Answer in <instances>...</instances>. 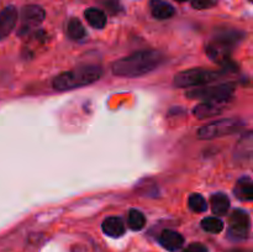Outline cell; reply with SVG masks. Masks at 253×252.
I'll list each match as a JSON object with an SVG mask.
<instances>
[{
    "instance_id": "obj_17",
    "label": "cell",
    "mask_w": 253,
    "mask_h": 252,
    "mask_svg": "<svg viewBox=\"0 0 253 252\" xmlns=\"http://www.w3.org/2000/svg\"><path fill=\"white\" fill-rule=\"evenodd\" d=\"M67 34L72 40L78 41V40L83 39L85 36V29H84L81 20L77 19V17H72L67 24Z\"/></svg>"
},
{
    "instance_id": "obj_19",
    "label": "cell",
    "mask_w": 253,
    "mask_h": 252,
    "mask_svg": "<svg viewBox=\"0 0 253 252\" xmlns=\"http://www.w3.org/2000/svg\"><path fill=\"white\" fill-rule=\"evenodd\" d=\"M202 227L205 231L211 232V234H219L224 230V222L214 216L205 217L202 220Z\"/></svg>"
},
{
    "instance_id": "obj_22",
    "label": "cell",
    "mask_w": 253,
    "mask_h": 252,
    "mask_svg": "<svg viewBox=\"0 0 253 252\" xmlns=\"http://www.w3.org/2000/svg\"><path fill=\"white\" fill-rule=\"evenodd\" d=\"M183 252H209L208 251V247L205 245L200 244V242H194V244H190L187 249H184Z\"/></svg>"
},
{
    "instance_id": "obj_24",
    "label": "cell",
    "mask_w": 253,
    "mask_h": 252,
    "mask_svg": "<svg viewBox=\"0 0 253 252\" xmlns=\"http://www.w3.org/2000/svg\"><path fill=\"white\" fill-rule=\"evenodd\" d=\"M175 1H178V2H184V1H187V0H175Z\"/></svg>"
},
{
    "instance_id": "obj_13",
    "label": "cell",
    "mask_w": 253,
    "mask_h": 252,
    "mask_svg": "<svg viewBox=\"0 0 253 252\" xmlns=\"http://www.w3.org/2000/svg\"><path fill=\"white\" fill-rule=\"evenodd\" d=\"M150 7L153 17L158 20L169 19L175 14L174 7L169 2L163 1V0H151Z\"/></svg>"
},
{
    "instance_id": "obj_3",
    "label": "cell",
    "mask_w": 253,
    "mask_h": 252,
    "mask_svg": "<svg viewBox=\"0 0 253 252\" xmlns=\"http://www.w3.org/2000/svg\"><path fill=\"white\" fill-rule=\"evenodd\" d=\"M245 35L236 30H225L214 36L207 46V54L216 63L226 64L235 47L242 41Z\"/></svg>"
},
{
    "instance_id": "obj_14",
    "label": "cell",
    "mask_w": 253,
    "mask_h": 252,
    "mask_svg": "<svg viewBox=\"0 0 253 252\" xmlns=\"http://www.w3.org/2000/svg\"><path fill=\"white\" fill-rule=\"evenodd\" d=\"M235 194L240 200L251 202L253 199V182L251 178L247 175L240 178L235 185Z\"/></svg>"
},
{
    "instance_id": "obj_16",
    "label": "cell",
    "mask_w": 253,
    "mask_h": 252,
    "mask_svg": "<svg viewBox=\"0 0 253 252\" xmlns=\"http://www.w3.org/2000/svg\"><path fill=\"white\" fill-rule=\"evenodd\" d=\"M230 208V199L225 193H216L211 197V209L215 215H225Z\"/></svg>"
},
{
    "instance_id": "obj_5",
    "label": "cell",
    "mask_w": 253,
    "mask_h": 252,
    "mask_svg": "<svg viewBox=\"0 0 253 252\" xmlns=\"http://www.w3.org/2000/svg\"><path fill=\"white\" fill-rule=\"evenodd\" d=\"M220 73L209 69L192 68L187 71L179 72L175 74L173 79V84L177 88H188V86H200L210 83L219 78Z\"/></svg>"
},
{
    "instance_id": "obj_10",
    "label": "cell",
    "mask_w": 253,
    "mask_h": 252,
    "mask_svg": "<svg viewBox=\"0 0 253 252\" xmlns=\"http://www.w3.org/2000/svg\"><path fill=\"white\" fill-rule=\"evenodd\" d=\"M17 21L16 7L10 5L0 11V40L5 39L11 34Z\"/></svg>"
},
{
    "instance_id": "obj_11",
    "label": "cell",
    "mask_w": 253,
    "mask_h": 252,
    "mask_svg": "<svg viewBox=\"0 0 253 252\" xmlns=\"http://www.w3.org/2000/svg\"><path fill=\"white\" fill-rule=\"evenodd\" d=\"M158 240L160 244L169 252L178 251L184 245V237L174 230H163Z\"/></svg>"
},
{
    "instance_id": "obj_18",
    "label": "cell",
    "mask_w": 253,
    "mask_h": 252,
    "mask_svg": "<svg viewBox=\"0 0 253 252\" xmlns=\"http://www.w3.org/2000/svg\"><path fill=\"white\" fill-rule=\"evenodd\" d=\"M128 225L135 231L142 230L146 225V217L143 212L137 209H131L128 212Z\"/></svg>"
},
{
    "instance_id": "obj_9",
    "label": "cell",
    "mask_w": 253,
    "mask_h": 252,
    "mask_svg": "<svg viewBox=\"0 0 253 252\" xmlns=\"http://www.w3.org/2000/svg\"><path fill=\"white\" fill-rule=\"evenodd\" d=\"M229 101H204V103L198 104L193 110V114L198 119H208L211 116L219 115L226 108Z\"/></svg>"
},
{
    "instance_id": "obj_6",
    "label": "cell",
    "mask_w": 253,
    "mask_h": 252,
    "mask_svg": "<svg viewBox=\"0 0 253 252\" xmlns=\"http://www.w3.org/2000/svg\"><path fill=\"white\" fill-rule=\"evenodd\" d=\"M235 91L234 83H224L214 86H200L187 93L189 99L204 101H229Z\"/></svg>"
},
{
    "instance_id": "obj_7",
    "label": "cell",
    "mask_w": 253,
    "mask_h": 252,
    "mask_svg": "<svg viewBox=\"0 0 253 252\" xmlns=\"http://www.w3.org/2000/svg\"><path fill=\"white\" fill-rule=\"evenodd\" d=\"M251 229V219L249 214L241 209H236L232 211L229 217V230L227 237L232 241H242L249 236Z\"/></svg>"
},
{
    "instance_id": "obj_20",
    "label": "cell",
    "mask_w": 253,
    "mask_h": 252,
    "mask_svg": "<svg viewBox=\"0 0 253 252\" xmlns=\"http://www.w3.org/2000/svg\"><path fill=\"white\" fill-rule=\"evenodd\" d=\"M188 204H189L190 210L195 212H204L208 209L207 200L202 197L200 194H192L188 200Z\"/></svg>"
},
{
    "instance_id": "obj_8",
    "label": "cell",
    "mask_w": 253,
    "mask_h": 252,
    "mask_svg": "<svg viewBox=\"0 0 253 252\" xmlns=\"http://www.w3.org/2000/svg\"><path fill=\"white\" fill-rule=\"evenodd\" d=\"M46 12L39 5H26L21 10V30L20 34L27 32L29 30L39 26L44 20Z\"/></svg>"
},
{
    "instance_id": "obj_21",
    "label": "cell",
    "mask_w": 253,
    "mask_h": 252,
    "mask_svg": "<svg viewBox=\"0 0 253 252\" xmlns=\"http://www.w3.org/2000/svg\"><path fill=\"white\" fill-rule=\"evenodd\" d=\"M217 4V0H192V6L197 10H204L214 7Z\"/></svg>"
},
{
    "instance_id": "obj_2",
    "label": "cell",
    "mask_w": 253,
    "mask_h": 252,
    "mask_svg": "<svg viewBox=\"0 0 253 252\" xmlns=\"http://www.w3.org/2000/svg\"><path fill=\"white\" fill-rule=\"evenodd\" d=\"M101 68L98 66L78 67L72 71L63 72L53 79V88L57 90H71L94 83L101 77Z\"/></svg>"
},
{
    "instance_id": "obj_4",
    "label": "cell",
    "mask_w": 253,
    "mask_h": 252,
    "mask_svg": "<svg viewBox=\"0 0 253 252\" xmlns=\"http://www.w3.org/2000/svg\"><path fill=\"white\" fill-rule=\"evenodd\" d=\"M244 127V123L237 119H221L203 126L198 131V137L200 140H211L221 136L232 135L239 132Z\"/></svg>"
},
{
    "instance_id": "obj_23",
    "label": "cell",
    "mask_w": 253,
    "mask_h": 252,
    "mask_svg": "<svg viewBox=\"0 0 253 252\" xmlns=\"http://www.w3.org/2000/svg\"><path fill=\"white\" fill-rule=\"evenodd\" d=\"M226 252H252V251L249 249H231Z\"/></svg>"
},
{
    "instance_id": "obj_1",
    "label": "cell",
    "mask_w": 253,
    "mask_h": 252,
    "mask_svg": "<svg viewBox=\"0 0 253 252\" xmlns=\"http://www.w3.org/2000/svg\"><path fill=\"white\" fill-rule=\"evenodd\" d=\"M163 59L165 56L160 51H138L114 62L111 69L115 76L133 78L152 72L162 63Z\"/></svg>"
},
{
    "instance_id": "obj_15",
    "label": "cell",
    "mask_w": 253,
    "mask_h": 252,
    "mask_svg": "<svg viewBox=\"0 0 253 252\" xmlns=\"http://www.w3.org/2000/svg\"><path fill=\"white\" fill-rule=\"evenodd\" d=\"M84 16H85L86 21L89 22L90 26H93L94 29H104L106 25V15L105 12L101 11L100 9H96V7H89L84 12Z\"/></svg>"
},
{
    "instance_id": "obj_12",
    "label": "cell",
    "mask_w": 253,
    "mask_h": 252,
    "mask_svg": "<svg viewBox=\"0 0 253 252\" xmlns=\"http://www.w3.org/2000/svg\"><path fill=\"white\" fill-rule=\"evenodd\" d=\"M101 229L105 235L110 237H121L125 234V225L120 217L110 216L103 221Z\"/></svg>"
}]
</instances>
